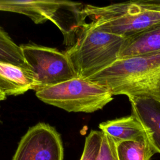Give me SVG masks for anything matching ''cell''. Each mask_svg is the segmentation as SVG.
Here are the masks:
<instances>
[{
    "mask_svg": "<svg viewBox=\"0 0 160 160\" xmlns=\"http://www.w3.org/2000/svg\"><path fill=\"white\" fill-rule=\"evenodd\" d=\"M87 79L108 88L113 96L160 103V51L118 59Z\"/></svg>",
    "mask_w": 160,
    "mask_h": 160,
    "instance_id": "1",
    "label": "cell"
},
{
    "mask_svg": "<svg viewBox=\"0 0 160 160\" xmlns=\"http://www.w3.org/2000/svg\"><path fill=\"white\" fill-rule=\"evenodd\" d=\"M84 11L99 29L128 38L160 24V0H137L105 6L84 4Z\"/></svg>",
    "mask_w": 160,
    "mask_h": 160,
    "instance_id": "2",
    "label": "cell"
},
{
    "mask_svg": "<svg viewBox=\"0 0 160 160\" xmlns=\"http://www.w3.org/2000/svg\"><path fill=\"white\" fill-rule=\"evenodd\" d=\"M124 39L99 29L91 21L82 27L75 42L65 53L77 77L87 79L119 59Z\"/></svg>",
    "mask_w": 160,
    "mask_h": 160,
    "instance_id": "3",
    "label": "cell"
},
{
    "mask_svg": "<svg viewBox=\"0 0 160 160\" xmlns=\"http://www.w3.org/2000/svg\"><path fill=\"white\" fill-rule=\"evenodd\" d=\"M35 92L38 98L44 102L68 112H93L113 99L108 88L78 77Z\"/></svg>",
    "mask_w": 160,
    "mask_h": 160,
    "instance_id": "4",
    "label": "cell"
},
{
    "mask_svg": "<svg viewBox=\"0 0 160 160\" xmlns=\"http://www.w3.org/2000/svg\"><path fill=\"white\" fill-rule=\"evenodd\" d=\"M21 47L24 62L37 84L36 91L77 77L65 52L34 44Z\"/></svg>",
    "mask_w": 160,
    "mask_h": 160,
    "instance_id": "5",
    "label": "cell"
},
{
    "mask_svg": "<svg viewBox=\"0 0 160 160\" xmlns=\"http://www.w3.org/2000/svg\"><path fill=\"white\" fill-rule=\"evenodd\" d=\"M61 135L48 124L39 122L21 138L12 160H63Z\"/></svg>",
    "mask_w": 160,
    "mask_h": 160,
    "instance_id": "6",
    "label": "cell"
},
{
    "mask_svg": "<svg viewBox=\"0 0 160 160\" xmlns=\"http://www.w3.org/2000/svg\"><path fill=\"white\" fill-rule=\"evenodd\" d=\"M66 1H0V11L20 13L35 23L49 20L60 29L66 12Z\"/></svg>",
    "mask_w": 160,
    "mask_h": 160,
    "instance_id": "7",
    "label": "cell"
},
{
    "mask_svg": "<svg viewBox=\"0 0 160 160\" xmlns=\"http://www.w3.org/2000/svg\"><path fill=\"white\" fill-rule=\"evenodd\" d=\"M99 128L117 143L126 141H139L152 136L151 129L132 110L130 116L101 122Z\"/></svg>",
    "mask_w": 160,
    "mask_h": 160,
    "instance_id": "8",
    "label": "cell"
},
{
    "mask_svg": "<svg viewBox=\"0 0 160 160\" xmlns=\"http://www.w3.org/2000/svg\"><path fill=\"white\" fill-rule=\"evenodd\" d=\"M36 89L37 84L29 69L0 62V90L6 96H17Z\"/></svg>",
    "mask_w": 160,
    "mask_h": 160,
    "instance_id": "9",
    "label": "cell"
},
{
    "mask_svg": "<svg viewBox=\"0 0 160 160\" xmlns=\"http://www.w3.org/2000/svg\"><path fill=\"white\" fill-rule=\"evenodd\" d=\"M160 51V24L126 38L119 59Z\"/></svg>",
    "mask_w": 160,
    "mask_h": 160,
    "instance_id": "10",
    "label": "cell"
},
{
    "mask_svg": "<svg viewBox=\"0 0 160 160\" xmlns=\"http://www.w3.org/2000/svg\"><path fill=\"white\" fill-rule=\"evenodd\" d=\"M134 111L152 133L154 146L160 153V104L151 99L129 101Z\"/></svg>",
    "mask_w": 160,
    "mask_h": 160,
    "instance_id": "11",
    "label": "cell"
},
{
    "mask_svg": "<svg viewBox=\"0 0 160 160\" xmlns=\"http://www.w3.org/2000/svg\"><path fill=\"white\" fill-rule=\"evenodd\" d=\"M117 143V142H116ZM119 160H150L158 153L152 136L139 141H126L117 143Z\"/></svg>",
    "mask_w": 160,
    "mask_h": 160,
    "instance_id": "12",
    "label": "cell"
},
{
    "mask_svg": "<svg viewBox=\"0 0 160 160\" xmlns=\"http://www.w3.org/2000/svg\"><path fill=\"white\" fill-rule=\"evenodd\" d=\"M0 62L28 69L24 60L21 46L16 44L1 28H0Z\"/></svg>",
    "mask_w": 160,
    "mask_h": 160,
    "instance_id": "13",
    "label": "cell"
},
{
    "mask_svg": "<svg viewBox=\"0 0 160 160\" xmlns=\"http://www.w3.org/2000/svg\"><path fill=\"white\" fill-rule=\"evenodd\" d=\"M102 132L91 130L85 139L84 149L80 160H97L102 140Z\"/></svg>",
    "mask_w": 160,
    "mask_h": 160,
    "instance_id": "14",
    "label": "cell"
},
{
    "mask_svg": "<svg viewBox=\"0 0 160 160\" xmlns=\"http://www.w3.org/2000/svg\"><path fill=\"white\" fill-rule=\"evenodd\" d=\"M97 160H119L116 142L111 136L103 132Z\"/></svg>",
    "mask_w": 160,
    "mask_h": 160,
    "instance_id": "15",
    "label": "cell"
},
{
    "mask_svg": "<svg viewBox=\"0 0 160 160\" xmlns=\"http://www.w3.org/2000/svg\"><path fill=\"white\" fill-rule=\"evenodd\" d=\"M6 95L0 90V101H2L6 99Z\"/></svg>",
    "mask_w": 160,
    "mask_h": 160,
    "instance_id": "16",
    "label": "cell"
},
{
    "mask_svg": "<svg viewBox=\"0 0 160 160\" xmlns=\"http://www.w3.org/2000/svg\"><path fill=\"white\" fill-rule=\"evenodd\" d=\"M1 123V119H0V124Z\"/></svg>",
    "mask_w": 160,
    "mask_h": 160,
    "instance_id": "17",
    "label": "cell"
},
{
    "mask_svg": "<svg viewBox=\"0 0 160 160\" xmlns=\"http://www.w3.org/2000/svg\"><path fill=\"white\" fill-rule=\"evenodd\" d=\"M159 104H160V103H159Z\"/></svg>",
    "mask_w": 160,
    "mask_h": 160,
    "instance_id": "18",
    "label": "cell"
}]
</instances>
